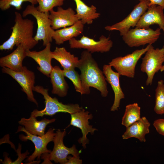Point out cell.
Returning <instances> with one entry per match:
<instances>
[{
	"instance_id": "obj_1",
	"label": "cell",
	"mask_w": 164,
	"mask_h": 164,
	"mask_svg": "<svg viewBox=\"0 0 164 164\" xmlns=\"http://www.w3.org/2000/svg\"><path fill=\"white\" fill-rule=\"evenodd\" d=\"M77 68L81 72L84 94H89L90 87H93L99 91L103 97L107 96L108 91L105 77L91 53L87 50L82 52Z\"/></svg>"
},
{
	"instance_id": "obj_2",
	"label": "cell",
	"mask_w": 164,
	"mask_h": 164,
	"mask_svg": "<svg viewBox=\"0 0 164 164\" xmlns=\"http://www.w3.org/2000/svg\"><path fill=\"white\" fill-rule=\"evenodd\" d=\"M15 24L11 27L12 32L9 38L0 46V50H12L15 46L22 44L26 50L32 49L38 43L33 36L34 22L24 19L19 12H15Z\"/></svg>"
},
{
	"instance_id": "obj_3",
	"label": "cell",
	"mask_w": 164,
	"mask_h": 164,
	"mask_svg": "<svg viewBox=\"0 0 164 164\" xmlns=\"http://www.w3.org/2000/svg\"><path fill=\"white\" fill-rule=\"evenodd\" d=\"M48 89L37 85L34 87L33 90L41 94L44 99L45 106L41 110H34L31 114L36 118L42 117L44 115L52 116L58 112L67 113L72 114L81 111L83 109L78 104H64L60 102L56 97L52 98L48 93Z\"/></svg>"
},
{
	"instance_id": "obj_4",
	"label": "cell",
	"mask_w": 164,
	"mask_h": 164,
	"mask_svg": "<svg viewBox=\"0 0 164 164\" xmlns=\"http://www.w3.org/2000/svg\"><path fill=\"white\" fill-rule=\"evenodd\" d=\"M49 15V12H40L35 5L32 4L28 5L22 14L23 18L28 15H31L36 19L37 28L34 38L37 42L42 40L44 46L52 42V33L54 30L51 27Z\"/></svg>"
},
{
	"instance_id": "obj_5",
	"label": "cell",
	"mask_w": 164,
	"mask_h": 164,
	"mask_svg": "<svg viewBox=\"0 0 164 164\" xmlns=\"http://www.w3.org/2000/svg\"><path fill=\"white\" fill-rule=\"evenodd\" d=\"M54 129L50 128L44 135L42 136L32 134L26 131L24 126H19L18 128L17 133L19 132H24L26 135L23 134L19 136V139L22 141H31L35 145V150L32 154L29 156L26 161L29 162H34L35 159L39 160L42 155L50 153L51 151L47 149V146L49 142L53 141L55 135Z\"/></svg>"
},
{
	"instance_id": "obj_6",
	"label": "cell",
	"mask_w": 164,
	"mask_h": 164,
	"mask_svg": "<svg viewBox=\"0 0 164 164\" xmlns=\"http://www.w3.org/2000/svg\"><path fill=\"white\" fill-rule=\"evenodd\" d=\"M164 62V48L155 49L151 44L142 58L140 67L141 71L147 75L146 85H152L155 74L160 70Z\"/></svg>"
},
{
	"instance_id": "obj_7",
	"label": "cell",
	"mask_w": 164,
	"mask_h": 164,
	"mask_svg": "<svg viewBox=\"0 0 164 164\" xmlns=\"http://www.w3.org/2000/svg\"><path fill=\"white\" fill-rule=\"evenodd\" d=\"M150 45L148 44L144 48L135 50L124 56L114 58L108 63V64L113 67L120 75L133 78L138 61L148 50Z\"/></svg>"
},
{
	"instance_id": "obj_8",
	"label": "cell",
	"mask_w": 164,
	"mask_h": 164,
	"mask_svg": "<svg viewBox=\"0 0 164 164\" xmlns=\"http://www.w3.org/2000/svg\"><path fill=\"white\" fill-rule=\"evenodd\" d=\"M65 130L61 131L58 130L56 131L53 142L54 143L53 149L51 152L45 155V162L48 161L51 163L50 161H53L56 163L66 164L68 161L67 156L69 154L73 156L79 155L80 152L76 149V146L73 145L70 148L66 146L64 144L63 139L66 135Z\"/></svg>"
},
{
	"instance_id": "obj_9",
	"label": "cell",
	"mask_w": 164,
	"mask_h": 164,
	"mask_svg": "<svg viewBox=\"0 0 164 164\" xmlns=\"http://www.w3.org/2000/svg\"><path fill=\"white\" fill-rule=\"evenodd\" d=\"M161 29L156 30L150 28L145 29L135 27L131 29L122 39L125 43L130 47H138L145 44H152L158 39L161 34Z\"/></svg>"
},
{
	"instance_id": "obj_10",
	"label": "cell",
	"mask_w": 164,
	"mask_h": 164,
	"mask_svg": "<svg viewBox=\"0 0 164 164\" xmlns=\"http://www.w3.org/2000/svg\"><path fill=\"white\" fill-rule=\"evenodd\" d=\"M149 1L147 0L140 1L135 5L130 13L120 22L111 26L105 27L107 30H118L120 35L123 36L131 29V27L136 26L142 16L146 11L149 6Z\"/></svg>"
},
{
	"instance_id": "obj_11",
	"label": "cell",
	"mask_w": 164,
	"mask_h": 164,
	"mask_svg": "<svg viewBox=\"0 0 164 164\" xmlns=\"http://www.w3.org/2000/svg\"><path fill=\"white\" fill-rule=\"evenodd\" d=\"M2 71L15 79L22 87V91L26 94L27 99L38 106V103L33 93L35 79L34 72L29 70L26 66H23L22 70L19 71H15L6 67H2Z\"/></svg>"
},
{
	"instance_id": "obj_12",
	"label": "cell",
	"mask_w": 164,
	"mask_h": 164,
	"mask_svg": "<svg viewBox=\"0 0 164 164\" xmlns=\"http://www.w3.org/2000/svg\"><path fill=\"white\" fill-rule=\"evenodd\" d=\"M71 48L84 49L91 53L95 52L104 53L109 52L112 47L113 43L109 37L101 36L98 41L87 36H83L80 39L73 38L69 41Z\"/></svg>"
},
{
	"instance_id": "obj_13",
	"label": "cell",
	"mask_w": 164,
	"mask_h": 164,
	"mask_svg": "<svg viewBox=\"0 0 164 164\" xmlns=\"http://www.w3.org/2000/svg\"><path fill=\"white\" fill-rule=\"evenodd\" d=\"M87 111L83 109L81 111L71 114V119L70 125L77 127L81 130L82 137L78 140L79 144H81L83 148H86V145L89 143V140L87 138L89 133L93 135L97 129L92 128V126L89 125L88 120L92 119L93 116Z\"/></svg>"
},
{
	"instance_id": "obj_14",
	"label": "cell",
	"mask_w": 164,
	"mask_h": 164,
	"mask_svg": "<svg viewBox=\"0 0 164 164\" xmlns=\"http://www.w3.org/2000/svg\"><path fill=\"white\" fill-rule=\"evenodd\" d=\"M49 18L54 30L71 26L79 20L72 8L65 9L61 6L58 7L56 11L53 9L50 11Z\"/></svg>"
},
{
	"instance_id": "obj_15",
	"label": "cell",
	"mask_w": 164,
	"mask_h": 164,
	"mask_svg": "<svg viewBox=\"0 0 164 164\" xmlns=\"http://www.w3.org/2000/svg\"><path fill=\"white\" fill-rule=\"evenodd\" d=\"M51 46V43H48L44 49L39 51L26 50L27 56L33 59L39 65L38 70L48 77L53 68L51 64L53 58Z\"/></svg>"
},
{
	"instance_id": "obj_16",
	"label": "cell",
	"mask_w": 164,
	"mask_h": 164,
	"mask_svg": "<svg viewBox=\"0 0 164 164\" xmlns=\"http://www.w3.org/2000/svg\"><path fill=\"white\" fill-rule=\"evenodd\" d=\"M163 8L159 5L149 6L137 23L136 27L147 29L152 25H158L164 35V15Z\"/></svg>"
},
{
	"instance_id": "obj_17",
	"label": "cell",
	"mask_w": 164,
	"mask_h": 164,
	"mask_svg": "<svg viewBox=\"0 0 164 164\" xmlns=\"http://www.w3.org/2000/svg\"><path fill=\"white\" fill-rule=\"evenodd\" d=\"M109 65L105 64L103 67V73L106 80L110 84L114 94L113 104L111 108V111H118L121 100L125 98V94L120 86L119 77L120 75L114 71Z\"/></svg>"
},
{
	"instance_id": "obj_18",
	"label": "cell",
	"mask_w": 164,
	"mask_h": 164,
	"mask_svg": "<svg viewBox=\"0 0 164 164\" xmlns=\"http://www.w3.org/2000/svg\"><path fill=\"white\" fill-rule=\"evenodd\" d=\"M26 50L22 45H19L12 53L0 58V66L16 71H21L23 67V60L27 56Z\"/></svg>"
},
{
	"instance_id": "obj_19",
	"label": "cell",
	"mask_w": 164,
	"mask_h": 164,
	"mask_svg": "<svg viewBox=\"0 0 164 164\" xmlns=\"http://www.w3.org/2000/svg\"><path fill=\"white\" fill-rule=\"evenodd\" d=\"M150 123L145 117H142L138 121L126 128L125 132L122 135L123 139L135 138L141 142L146 141L145 136L149 132Z\"/></svg>"
},
{
	"instance_id": "obj_20",
	"label": "cell",
	"mask_w": 164,
	"mask_h": 164,
	"mask_svg": "<svg viewBox=\"0 0 164 164\" xmlns=\"http://www.w3.org/2000/svg\"><path fill=\"white\" fill-rule=\"evenodd\" d=\"M84 28V24L79 20L71 26L54 30L52 33V39L56 44L60 45L81 34Z\"/></svg>"
},
{
	"instance_id": "obj_21",
	"label": "cell",
	"mask_w": 164,
	"mask_h": 164,
	"mask_svg": "<svg viewBox=\"0 0 164 164\" xmlns=\"http://www.w3.org/2000/svg\"><path fill=\"white\" fill-rule=\"evenodd\" d=\"M65 77L63 70L59 66H55L53 67L50 76L52 86V94L60 97L67 96L69 87Z\"/></svg>"
},
{
	"instance_id": "obj_22",
	"label": "cell",
	"mask_w": 164,
	"mask_h": 164,
	"mask_svg": "<svg viewBox=\"0 0 164 164\" xmlns=\"http://www.w3.org/2000/svg\"><path fill=\"white\" fill-rule=\"evenodd\" d=\"M55 121V118L49 119L45 118L38 121L36 117L31 114L29 118H22L18 123L24 126L25 130L29 133L42 136L45 134V129L47 125L54 122Z\"/></svg>"
},
{
	"instance_id": "obj_23",
	"label": "cell",
	"mask_w": 164,
	"mask_h": 164,
	"mask_svg": "<svg viewBox=\"0 0 164 164\" xmlns=\"http://www.w3.org/2000/svg\"><path fill=\"white\" fill-rule=\"evenodd\" d=\"M53 59L58 61L63 67L67 70L77 68L79 62L78 58L67 51L64 47H56L52 52Z\"/></svg>"
},
{
	"instance_id": "obj_24",
	"label": "cell",
	"mask_w": 164,
	"mask_h": 164,
	"mask_svg": "<svg viewBox=\"0 0 164 164\" xmlns=\"http://www.w3.org/2000/svg\"><path fill=\"white\" fill-rule=\"evenodd\" d=\"M73 0L76 6V16L84 25L92 24L94 20L100 16V14L97 12V8L94 6L92 5L89 6L82 0Z\"/></svg>"
},
{
	"instance_id": "obj_25",
	"label": "cell",
	"mask_w": 164,
	"mask_h": 164,
	"mask_svg": "<svg viewBox=\"0 0 164 164\" xmlns=\"http://www.w3.org/2000/svg\"><path fill=\"white\" fill-rule=\"evenodd\" d=\"M141 108L137 103L127 105L122 118L121 124L126 128L139 120L141 118Z\"/></svg>"
},
{
	"instance_id": "obj_26",
	"label": "cell",
	"mask_w": 164,
	"mask_h": 164,
	"mask_svg": "<svg viewBox=\"0 0 164 164\" xmlns=\"http://www.w3.org/2000/svg\"><path fill=\"white\" fill-rule=\"evenodd\" d=\"M154 111L158 114H164V83L162 80L158 81L155 90Z\"/></svg>"
},
{
	"instance_id": "obj_27",
	"label": "cell",
	"mask_w": 164,
	"mask_h": 164,
	"mask_svg": "<svg viewBox=\"0 0 164 164\" xmlns=\"http://www.w3.org/2000/svg\"><path fill=\"white\" fill-rule=\"evenodd\" d=\"M64 75L72 82L76 91L81 95L84 94L80 75L75 70V69L63 70Z\"/></svg>"
},
{
	"instance_id": "obj_28",
	"label": "cell",
	"mask_w": 164,
	"mask_h": 164,
	"mask_svg": "<svg viewBox=\"0 0 164 164\" xmlns=\"http://www.w3.org/2000/svg\"><path fill=\"white\" fill-rule=\"evenodd\" d=\"M25 2H29L34 5L38 4L36 0H0V9L5 11L13 6L16 10H20L22 9V4Z\"/></svg>"
},
{
	"instance_id": "obj_29",
	"label": "cell",
	"mask_w": 164,
	"mask_h": 164,
	"mask_svg": "<svg viewBox=\"0 0 164 164\" xmlns=\"http://www.w3.org/2000/svg\"><path fill=\"white\" fill-rule=\"evenodd\" d=\"M65 0H36L39 5L36 7L41 12H49L56 7L61 6Z\"/></svg>"
},
{
	"instance_id": "obj_30",
	"label": "cell",
	"mask_w": 164,
	"mask_h": 164,
	"mask_svg": "<svg viewBox=\"0 0 164 164\" xmlns=\"http://www.w3.org/2000/svg\"><path fill=\"white\" fill-rule=\"evenodd\" d=\"M153 125L159 134L164 136V119L155 120L153 122Z\"/></svg>"
},
{
	"instance_id": "obj_31",
	"label": "cell",
	"mask_w": 164,
	"mask_h": 164,
	"mask_svg": "<svg viewBox=\"0 0 164 164\" xmlns=\"http://www.w3.org/2000/svg\"><path fill=\"white\" fill-rule=\"evenodd\" d=\"M67 158L68 160L66 164H82V160L80 159L79 155L73 156L68 155Z\"/></svg>"
},
{
	"instance_id": "obj_32",
	"label": "cell",
	"mask_w": 164,
	"mask_h": 164,
	"mask_svg": "<svg viewBox=\"0 0 164 164\" xmlns=\"http://www.w3.org/2000/svg\"><path fill=\"white\" fill-rule=\"evenodd\" d=\"M139 1L147 0L149 2V6L155 5L162 6L164 9V0H137Z\"/></svg>"
},
{
	"instance_id": "obj_33",
	"label": "cell",
	"mask_w": 164,
	"mask_h": 164,
	"mask_svg": "<svg viewBox=\"0 0 164 164\" xmlns=\"http://www.w3.org/2000/svg\"><path fill=\"white\" fill-rule=\"evenodd\" d=\"M160 71L161 72H162L164 71V65H163Z\"/></svg>"
},
{
	"instance_id": "obj_34",
	"label": "cell",
	"mask_w": 164,
	"mask_h": 164,
	"mask_svg": "<svg viewBox=\"0 0 164 164\" xmlns=\"http://www.w3.org/2000/svg\"><path fill=\"white\" fill-rule=\"evenodd\" d=\"M163 47L164 48V45H163Z\"/></svg>"
}]
</instances>
